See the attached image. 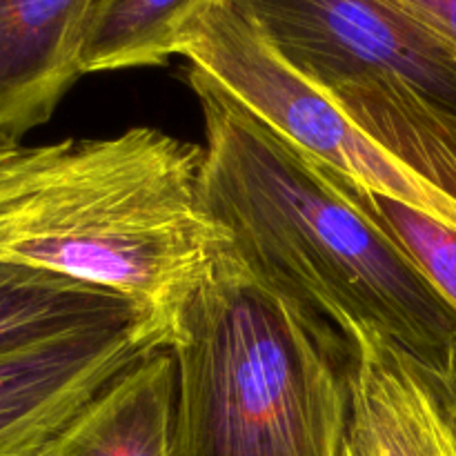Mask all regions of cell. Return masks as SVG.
Returning <instances> with one entry per match:
<instances>
[{
  "label": "cell",
  "mask_w": 456,
  "mask_h": 456,
  "mask_svg": "<svg viewBox=\"0 0 456 456\" xmlns=\"http://www.w3.org/2000/svg\"><path fill=\"white\" fill-rule=\"evenodd\" d=\"M205 120L199 196L254 272L347 346L386 337L454 370L456 310L337 178L239 101L187 69Z\"/></svg>",
  "instance_id": "1"
},
{
  "label": "cell",
  "mask_w": 456,
  "mask_h": 456,
  "mask_svg": "<svg viewBox=\"0 0 456 456\" xmlns=\"http://www.w3.org/2000/svg\"><path fill=\"white\" fill-rule=\"evenodd\" d=\"M200 163L203 147L154 127L0 136V261L116 289L169 325L225 243L200 205Z\"/></svg>",
  "instance_id": "2"
},
{
  "label": "cell",
  "mask_w": 456,
  "mask_h": 456,
  "mask_svg": "<svg viewBox=\"0 0 456 456\" xmlns=\"http://www.w3.org/2000/svg\"><path fill=\"white\" fill-rule=\"evenodd\" d=\"M178 456H341L352 347L225 243L169 316Z\"/></svg>",
  "instance_id": "3"
},
{
  "label": "cell",
  "mask_w": 456,
  "mask_h": 456,
  "mask_svg": "<svg viewBox=\"0 0 456 456\" xmlns=\"http://www.w3.org/2000/svg\"><path fill=\"white\" fill-rule=\"evenodd\" d=\"M316 85L395 78L456 111V45L399 0H227Z\"/></svg>",
  "instance_id": "4"
},
{
  "label": "cell",
  "mask_w": 456,
  "mask_h": 456,
  "mask_svg": "<svg viewBox=\"0 0 456 456\" xmlns=\"http://www.w3.org/2000/svg\"><path fill=\"white\" fill-rule=\"evenodd\" d=\"M167 343L169 325L142 316L0 354V456H43L116 377Z\"/></svg>",
  "instance_id": "5"
},
{
  "label": "cell",
  "mask_w": 456,
  "mask_h": 456,
  "mask_svg": "<svg viewBox=\"0 0 456 456\" xmlns=\"http://www.w3.org/2000/svg\"><path fill=\"white\" fill-rule=\"evenodd\" d=\"M341 456H456V368H432L390 338L359 334Z\"/></svg>",
  "instance_id": "6"
},
{
  "label": "cell",
  "mask_w": 456,
  "mask_h": 456,
  "mask_svg": "<svg viewBox=\"0 0 456 456\" xmlns=\"http://www.w3.org/2000/svg\"><path fill=\"white\" fill-rule=\"evenodd\" d=\"M96 0H0V136L20 141L83 74Z\"/></svg>",
  "instance_id": "7"
},
{
  "label": "cell",
  "mask_w": 456,
  "mask_h": 456,
  "mask_svg": "<svg viewBox=\"0 0 456 456\" xmlns=\"http://www.w3.org/2000/svg\"><path fill=\"white\" fill-rule=\"evenodd\" d=\"M43 456H178L176 361L169 347L116 377Z\"/></svg>",
  "instance_id": "8"
},
{
  "label": "cell",
  "mask_w": 456,
  "mask_h": 456,
  "mask_svg": "<svg viewBox=\"0 0 456 456\" xmlns=\"http://www.w3.org/2000/svg\"><path fill=\"white\" fill-rule=\"evenodd\" d=\"M142 316L154 314L116 289L0 261V354L71 330Z\"/></svg>",
  "instance_id": "9"
},
{
  "label": "cell",
  "mask_w": 456,
  "mask_h": 456,
  "mask_svg": "<svg viewBox=\"0 0 456 456\" xmlns=\"http://www.w3.org/2000/svg\"><path fill=\"white\" fill-rule=\"evenodd\" d=\"M212 0H96L83 47V74L134 69L181 56L187 25Z\"/></svg>",
  "instance_id": "10"
},
{
  "label": "cell",
  "mask_w": 456,
  "mask_h": 456,
  "mask_svg": "<svg viewBox=\"0 0 456 456\" xmlns=\"http://www.w3.org/2000/svg\"><path fill=\"white\" fill-rule=\"evenodd\" d=\"M323 167V165H321ZM325 169V167H323ZM330 172V169H328ZM338 185L374 218L381 223L405 252L417 261L423 274L430 279L436 292L456 310V230L428 216L421 209L410 208L401 200L365 191L352 185L338 174L330 172Z\"/></svg>",
  "instance_id": "11"
},
{
  "label": "cell",
  "mask_w": 456,
  "mask_h": 456,
  "mask_svg": "<svg viewBox=\"0 0 456 456\" xmlns=\"http://www.w3.org/2000/svg\"><path fill=\"white\" fill-rule=\"evenodd\" d=\"M456 45V0H399Z\"/></svg>",
  "instance_id": "12"
},
{
  "label": "cell",
  "mask_w": 456,
  "mask_h": 456,
  "mask_svg": "<svg viewBox=\"0 0 456 456\" xmlns=\"http://www.w3.org/2000/svg\"><path fill=\"white\" fill-rule=\"evenodd\" d=\"M454 368H456V361H454Z\"/></svg>",
  "instance_id": "13"
}]
</instances>
